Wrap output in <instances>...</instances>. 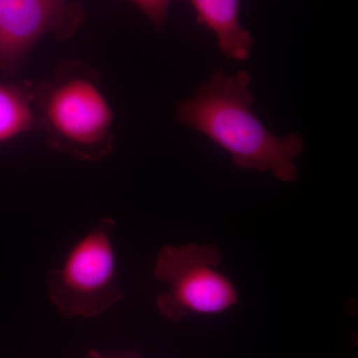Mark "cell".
Wrapping results in <instances>:
<instances>
[{
  "label": "cell",
  "instance_id": "cell-1",
  "mask_svg": "<svg viewBox=\"0 0 358 358\" xmlns=\"http://www.w3.org/2000/svg\"><path fill=\"white\" fill-rule=\"evenodd\" d=\"M250 82L246 71H216L194 98L178 103L176 119L227 152L235 166L270 171L280 180L294 182V159L303 152V138L296 134L278 138L261 124L252 110Z\"/></svg>",
  "mask_w": 358,
  "mask_h": 358
},
{
  "label": "cell",
  "instance_id": "cell-2",
  "mask_svg": "<svg viewBox=\"0 0 358 358\" xmlns=\"http://www.w3.org/2000/svg\"><path fill=\"white\" fill-rule=\"evenodd\" d=\"M37 128L52 150L86 162H100L114 148V113L96 71L64 63L50 82L34 86Z\"/></svg>",
  "mask_w": 358,
  "mask_h": 358
},
{
  "label": "cell",
  "instance_id": "cell-3",
  "mask_svg": "<svg viewBox=\"0 0 358 358\" xmlns=\"http://www.w3.org/2000/svg\"><path fill=\"white\" fill-rule=\"evenodd\" d=\"M115 224L110 216L101 218L49 273V298L62 317H98L124 298L112 241Z\"/></svg>",
  "mask_w": 358,
  "mask_h": 358
},
{
  "label": "cell",
  "instance_id": "cell-4",
  "mask_svg": "<svg viewBox=\"0 0 358 358\" xmlns=\"http://www.w3.org/2000/svg\"><path fill=\"white\" fill-rule=\"evenodd\" d=\"M221 261L220 251L210 244L160 249L152 271L166 286L155 299L160 315L178 322L189 313L218 315L237 305L236 287L217 270Z\"/></svg>",
  "mask_w": 358,
  "mask_h": 358
},
{
  "label": "cell",
  "instance_id": "cell-5",
  "mask_svg": "<svg viewBox=\"0 0 358 358\" xmlns=\"http://www.w3.org/2000/svg\"><path fill=\"white\" fill-rule=\"evenodd\" d=\"M84 20L82 6L68 0H0V70L14 74L44 35L68 39Z\"/></svg>",
  "mask_w": 358,
  "mask_h": 358
},
{
  "label": "cell",
  "instance_id": "cell-6",
  "mask_svg": "<svg viewBox=\"0 0 358 358\" xmlns=\"http://www.w3.org/2000/svg\"><path fill=\"white\" fill-rule=\"evenodd\" d=\"M199 24L217 36L218 48L228 58L246 60L254 45L239 20L240 0H189Z\"/></svg>",
  "mask_w": 358,
  "mask_h": 358
},
{
  "label": "cell",
  "instance_id": "cell-7",
  "mask_svg": "<svg viewBox=\"0 0 358 358\" xmlns=\"http://www.w3.org/2000/svg\"><path fill=\"white\" fill-rule=\"evenodd\" d=\"M37 128L34 86L0 83V143Z\"/></svg>",
  "mask_w": 358,
  "mask_h": 358
},
{
  "label": "cell",
  "instance_id": "cell-8",
  "mask_svg": "<svg viewBox=\"0 0 358 358\" xmlns=\"http://www.w3.org/2000/svg\"><path fill=\"white\" fill-rule=\"evenodd\" d=\"M134 6L138 7L148 20L160 31L166 24L169 8L173 0H129Z\"/></svg>",
  "mask_w": 358,
  "mask_h": 358
},
{
  "label": "cell",
  "instance_id": "cell-9",
  "mask_svg": "<svg viewBox=\"0 0 358 358\" xmlns=\"http://www.w3.org/2000/svg\"><path fill=\"white\" fill-rule=\"evenodd\" d=\"M85 358H141V357L140 353L136 350L100 352V350H90Z\"/></svg>",
  "mask_w": 358,
  "mask_h": 358
}]
</instances>
